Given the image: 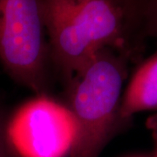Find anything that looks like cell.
Returning a JSON list of instances; mask_svg holds the SVG:
<instances>
[{
    "mask_svg": "<svg viewBox=\"0 0 157 157\" xmlns=\"http://www.w3.org/2000/svg\"><path fill=\"white\" fill-rule=\"evenodd\" d=\"M51 60L68 82L98 52L131 53L129 19L123 0H43Z\"/></svg>",
    "mask_w": 157,
    "mask_h": 157,
    "instance_id": "6da1fadb",
    "label": "cell"
},
{
    "mask_svg": "<svg viewBox=\"0 0 157 157\" xmlns=\"http://www.w3.org/2000/svg\"><path fill=\"white\" fill-rule=\"evenodd\" d=\"M128 57L112 49L97 53L70 79L66 103L73 113L77 133L68 157H99L121 121L122 87Z\"/></svg>",
    "mask_w": 157,
    "mask_h": 157,
    "instance_id": "7a4b0ae2",
    "label": "cell"
},
{
    "mask_svg": "<svg viewBox=\"0 0 157 157\" xmlns=\"http://www.w3.org/2000/svg\"><path fill=\"white\" fill-rule=\"evenodd\" d=\"M43 0H0V62L19 85L45 94L51 56Z\"/></svg>",
    "mask_w": 157,
    "mask_h": 157,
    "instance_id": "3957f363",
    "label": "cell"
},
{
    "mask_svg": "<svg viewBox=\"0 0 157 157\" xmlns=\"http://www.w3.org/2000/svg\"><path fill=\"white\" fill-rule=\"evenodd\" d=\"M76 133L70 109L46 94L26 101L6 121L7 144L18 157H68Z\"/></svg>",
    "mask_w": 157,
    "mask_h": 157,
    "instance_id": "277c9868",
    "label": "cell"
},
{
    "mask_svg": "<svg viewBox=\"0 0 157 157\" xmlns=\"http://www.w3.org/2000/svg\"><path fill=\"white\" fill-rule=\"evenodd\" d=\"M152 109H157V50L133 75L122 95L120 116L125 121Z\"/></svg>",
    "mask_w": 157,
    "mask_h": 157,
    "instance_id": "5b68a950",
    "label": "cell"
},
{
    "mask_svg": "<svg viewBox=\"0 0 157 157\" xmlns=\"http://www.w3.org/2000/svg\"><path fill=\"white\" fill-rule=\"evenodd\" d=\"M145 14L148 33L157 37V0H147Z\"/></svg>",
    "mask_w": 157,
    "mask_h": 157,
    "instance_id": "8992f818",
    "label": "cell"
},
{
    "mask_svg": "<svg viewBox=\"0 0 157 157\" xmlns=\"http://www.w3.org/2000/svg\"><path fill=\"white\" fill-rule=\"evenodd\" d=\"M6 120L0 113V157H11V154L6 141Z\"/></svg>",
    "mask_w": 157,
    "mask_h": 157,
    "instance_id": "52a82bcc",
    "label": "cell"
},
{
    "mask_svg": "<svg viewBox=\"0 0 157 157\" xmlns=\"http://www.w3.org/2000/svg\"><path fill=\"white\" fill-rule=\"evenodd\" d=\"M147 128L150 131L154 142V157H157V114H154L147 119Z\"/></svg>",
    "mask_w": 157,
    "mask_h": 157,
    "instance_id": "ba28073f",
    "label": "cell"
},
{
    "mask_svg": "<svg viewBox=\"0 0 157 157\" xmlns=\"http://www.w3.org/2000/svg\"><path fill=\"white\" fill-rule=\"evenodd\" d=\"M128 4L129 6H131L132 8H134L135 9V7L137 6V4H139L141 0H125Z\"/></svg>",
    "mask_w": 157,
    "mask_h": 157,
    "instance_id": "9c48e42d",
    "label": "cell"
},
{
    "mask_svg": "<svg viewBox=\"0 0 157 157\" xmlns=\"http://www.w3.org/2000/svg\"><path fill=\"white\" fill-rule=\"evenodd\" d=\"M124 2H125V3H126V4H127V2H126V1H125V0H123Z\"/></svg>",
    "mask_w": 157,
    "mask_h": 157,
    "instance_id": "30bf717a",
    "label": "cell"
}]
</instances>
